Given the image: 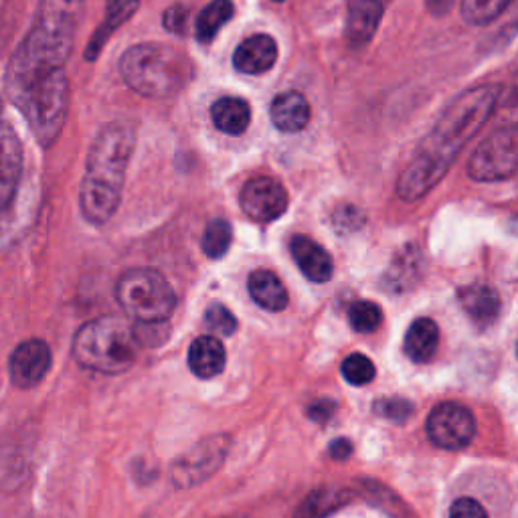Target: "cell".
<instances>
[{
	"mask_svg": "<svg viewBox=\"0 0 518 518\" xmlns=\"http://www.w3.org/2000/svg\"><path fill=\"white\" fill-rule=\"evenodd\" d=\"M500 96L498 83L476 85L442 112L397 179V197L403 203H417L444 181L460 152L492 116Z\"/></svg>",
	"mask_w": 518,
	"mask_h": 518,
	"instance_id": "1",
	"label": "cell"
},
{
	"mask_svg": "<svg viewBox=\"0 0 518 518\" xmlns=\"http://www.w3.org/2000/svg\"><path fill=\"white\" fill-rule=\"evenodd\" d=\"M85 0H41L35 23L7 67V94L13 98L33 81L65 69Z\"/></svg>",
	"mask_w": 518,
	"mask_h": 518,
	"instance_id": "2",
	"label": "cell"
},
{
	"mask_svg": "<svg viewBox=\"0 0 518 518\" xmlns=\"http://www.w3.org/2000/svg\"><path fill=\"white\" fill-rule=\"evenodd\" d=\"M134 146L136 134L126 122H112L94 138L79 189V209L88 223L102 227L116 215Z\"/></svg>",
	"mask_w": 518,
	"mask_h": 518,
	"instance_id": "3",
	"label": "cell"
},
{
	"mask_svg": "<svg viewBox=\"0 0 518 518\" xmlns=\"http://www.w3.org/2000/svg\"><path fill=\"white\" fill-rule=\"evenodd\" d=\"M120 75L132 92L150 100L181 94L193 79V63L181 49L162 43H138L120 59Z\"/></svg>",
	"mask_w": 518,
	"mask_h": 518,
	"instance_id": "4",
	"label": "cell"
},
{
	"mask_svg": "<svg viewBox=\"0 0 518 518\" xmlns=\"http://www.w3.org/2000/svg\"><path fill=\"white\" fill-rule=\"evenodd\" d=\"M140 347L136 326L128 318L102 316L77 330L71 353L83 369L102 375H122L136 363Z\"/></svg>",
	"mask_w": 518,
	"mask_h": 518,
	"instance_id": "5",
	"label": "cell"
},
{
	"mask_svg": "<svg viewBox=\"0 0 518 518\" xmlns=\"http://www.w3.org/2000/svg\"><path fill=\"white\" fill-rule=\"evenodd\" d=\"M11 100L29 122L37 142L43 148H51L61 136L69 112V79L65 69L33 81Z\"/></svg>",
	"mask_w": 518,
	"mask_h": 518,
	"instance_id": "6",
	"label": "cell"
},
{
	"mask_svg": "<svg viewBox=\"0 0 518 518\" xmlns=\"http://www.w3.org/2000/svg\"><path fill=\"white\" fill-rule=\"evenodd\" d=\"M116 300L140 324L166 322L177 306V294L168 280L150 268L124 272L116 284Z\"/></svg>",
	"mask_w": 518,
	"mask_h": 518,
	"instance_id": "7",
	"label": "cell"
},
{
	"mask_svg": "<svg viewBox=\"0 0 518 518\" xmlns=\"http://www.w3.org/2000/svg\"><path fill=\"white\" fill-rule=\"evenodd\" d=\"M518 166L516 126H504L488 134L468 162V175L476 183H498L514 177Z\"/></svg>",
	"mask_w": 518,
	"mask_h": 518,
	"instance_id": "8",
	"label": "cell"
},
{
	"mask_svg": "<svg viewBox=\"0 0 518 518\" xmlns=\"http://www.w3.org/2000/svg\"><path fill=\"white\" fill-rule=\"evenodd\" d=\"M425 431L431 444L448 452H456L464 450L474 440L476 421L464 405L442 403L429 413Z\"/></svg>",
	"mask_w": 518,
	"mask_h": 518,
	"instance_id": "9",
	"label": "cell"
},
{
	"mask_svg": "<svg viewBox=\"0 0 518 518\" xmlns=\"http://www.w3.org/2000/svg\"><path fill=\"white\" fill-rule=\"evenodd\" d=\"M227 450H229V442L223 436H215L197 444L181 460L172 464V470H170L172 482H175L179 488H191L207 480L223 464V460L227 458Z\"/></svg>",
	"mask_w": 518,
	"mask_h": 518,
	"instance_id": "10",
	"label": "cell"
},
{
	"mask_svg": "<svg viewBox=\"0 0 518 518\" xmlns=\"http://www.w3.org/2000/svg\"><path fill=\"white\" fill-rule=\"evenodd\" d=\"M241 211L257 223L280 219L288 209L286 189L272 177H257L245 183L239 195Z\"/></svg>",
	"mask_w": 518,
	"mask_h": 518,
	"instance_id": "11",
	"label": "cell"
},
{
	"mask_svg": "<svg viewBox=\"0 0 518 518\" xmlns=\"http://www.w3.org/2000/svg\"><path fill=\"white\" fill-rule=\"evenodd\" d=\"M53 355L49 344L41 338L23 340L9 357V375L15 387L33 389L49 373Z\"/></svg>",
	"mask_w": 518,
	"mask_h": 518,
	"instance_id": "12",
	"label": "cell"
},
{
	"mask_svg": "<svg viewBox=\"0 0 518 518\" xmlns=\"http://www.w3.org/2000/svg\"><path fill=\"white\" fill-rule=\"evenodd\" d=\"M23 181V144L17 130L0 120V211H5Z\"/></svg>",
	"mask_w": 518,
	"mask_h": 518,
	"instance_id": "13",
	"label": "cell"
},
{
	"mask_svg": "<svg viewBox=\"0 0 518 518\" xmlns=\"http://www.w3.org/2000/svg\"><path fill=\"white\" fill-rule=\"evenodd\" d=\"M290 253L300 272L314 284L330 282L334 274V262L330 253L306 235H296L290 241Z\"/></svg>",
	"mask_w": 518,
	"mask_h": 518,
	"instance_id": "14",
	"label": "cell"
},
{
	"mask_svg": "<svg viewBox=\"0 0 518 518\" xmlns=\"http://www.w3.org/2000/svg\"><path fill=\"white\" fill-rule=\"evenodd\" d=\"M278 61V43L270 35H253L245 39L233 55V65L239 73L262 75Z\"/></svg>",
	"mask_w": 518,
	"mask_h": 518,
	"instance_id": "15",
	"label": "cell"
},
{
	"mask_svg": "<svg viewBox=\"0 0 518 518\" xmlns=\"http://www.w3.org/2000/svg\"><path fill=\"white\" fill-rule=\"evenodd\" d=\"M383 19V0H351L347 39L351 47H365L377 33Z\"/></svg>",
	"mask_w": 518,
	"mask_h": 518,
	"instance_id": "16",
	"label": "cell"
},
{
	"mask_svg": "<svg viewBox=\"0 0 518 518\" xmlns=\"http://www.w3.org/2000/svg\"><path fill=\"white\" fill-rule=\"evenodd\" d=\"M270 118L280 132H300L310 122V104L300 92H284L274 98Z\"/></svg>",
	"mask_w": 518,
	"mask_h": 518,
	"instance_id": "17",
	"label": "cell"
},
{
	"mask_svg": "<svg viewBox=\"0 0 518 518\" xmlns=\"http://www.w3.org/2000/svg\"><path fill=\"white\" fill-rule=\"evenodd\" d=\"M227 353L223 342L215 336H199L189 349V369L199 379H213L223 373Z\"/></svg>",
	"mask_w": 518,
	"mask_h": 518,
	"instance_id": "18",
	"label": "cell"
},
{
	"mask_svg": "<svg viewBox=\"0 0 518 518\" xmlns=\"http://www.w3.org/2000/svg\"><path fill=\"white\" fill-rule=\"evenodd\" d=\"M140 7V0H106V17L98 31L94 33L88 49H85V59L96 61L110 35L118 31L126 21H130Z\"/></svg>",
	"mask_w": 518,
	"mask_h": 518,
	"instance_id": "19",
	"label": "cell"
},
{
	"mask_svg": "<svg viewBox=\"0 0 518 518\" xmlns=\"http://www.w3.org/2000/svg\"><path fill=\"white\" fill-rule=\"evenodd\" d=\"M438 344H440L438 324L431 318H417L405 334L403 349L413 363H429L438 353Z\"/></svg>",
	"mask_w": 518,
	"mask_h": 518,
	"instance_id": "20",
	"label": "cell"
},
{
	"mask_svg": "<svg viewBox=\"0 0 518 518\" xmlns=\"http://www.w3.org/2000/svg\"><path fill=\"white\" fill-rule=\"evenodd\" d=\"M421 253L415 245H405L395 257L391 266L385 272L383 284L393 294H403L415 286L421 278Z\"/></svg>",
	"mask_w": 518,
	"mask_h": 518,
	"instance_id": "21",
	"label": "cell"
},
{
	"mask_svg": "<svg viewBox=\"0 0 518 518\" xmlns=\"http://www.w3.org/2000/svg\"><path fill=\"white\" fill-rule=\"evenodd\" d=\"M253 302L268 312H282L288 306V290L270 270H255L247 282Z\"/></svg>",
	"mask_w": 518,
	"mask_h": 518,
	"instance_id": "22",
	"label": "cell"
},
{
	"mask_svg": "<svg viewBox=\"0 0 518 518\" xmlns=\"http://www.w3.org/2000/svg\"><path fill=\"white\" fill-rule=\"evenodd\" d=\"M464 312L478 324H490L500 312V298L488 284H470L458 294Z\"/></svg>",
	"mask_w": 518,
	"mask_h": 518,
	"instance_id": "23",
	"label": "cell"
},
{
	"mask_svg": "<svg viewBox=\"0 0 518 518\" xmlns=\"http://www.w3.org/2000/svg\"><path fill=\"white\" fill-rule=\"evenodd\" d=\"M211 118L217 130L229 136H239L249 128L251 110L241 98H221L211 106Z\"/></svg>",
	"mask_w": 518,
	"mask_h": 518,
	"instance_id": "24",
	"label": "cell"
},
{
	"mask_svg": "<svg viewBox=\"0 0 518 518\" xmlns=\"http://www.w3.org/2000/svg\"><path fill=\"white\" fill-rule=\"evenodd\" d=\"M235 7L231 0H211V3L197 17V39L201 43H209L217 37V33L233 19Z\"/></svg>",
	"mask_w": 518,
	"mask_h": 518,
	"instance_id": "25",
	"label": "cell"
},
{
	"mask_svg": "<svg viewBox=\"0 0 518 518\" xmlns=\"http://www.w3.org/2000/svg\"><path fill=\"white\" fill-rule=\"evenodd\" d=\"M512 0H462V17L468 25L484 27L496 21Z\"/></svg>",
	"mask_w": 518,
	"mask_h": 518,
	"instance_id": "26",
	"label": "cell"
},
{
	"mask_svg": "<svg viewBox=\"0 0 518 518\" xmlns=\"http://www.w3.org/2000/svg\"><path fill=\"white\" fill-rule=\"evenodd\" d=\"M233 241V227L229 221L225 219H213L203 235V251L211 257V259H219L223 257Z\"/></svg>",
	"mask_w": 518,
	"mask_h": 518,
	"instance_id": "27",
	"label": "cell"
},
{
	"mask_svg": "<svg viewBox=\"0 0 518 518\" xmlns=\"http://www.w3.org/2000/svg\"><path fill=\"white\" fill-rule=\"evenodd\" d=\"M349 322L355 332L359 334H371L375 332L383 322V312L375 302L359 300L349 310Z\"/></svg>",
	"mask_w": 518,
	"mask_h": 518,
	"instance_id": "28",
	"label": "cell"
},
{
	"mask_svg": "<svg viewBox=\"0 0 518 518\" xmlns=\"http://www.w3.org/2000/svg\"><path fill=\"white\" fill-rule=\"evenodd\" d=\"M340 373L344 377V381L355 385V387H365L375 379V365L371 359H367L365 355H349L347 359L342 361L340 365Z\"/></svg>",
	"mask_w": 518,
	"mask_h": 518,
	"instance_id": "29",
	"label": "cell"
},
{
	"mask_svg": "<svg viewBox=\"0 0 518 518\" xmlns=\"http://www.w3.org/2000/svg\"><path fill=\"white\" fill-rule=\"evenodd\" d=\"M205 324L209 326V330H213L221 336H231L237 330L235 316L223 304H213L207 308Z\"/></svg>",
	"mask_w": 518,
	"mask_h": 518,
	"instance_id": "30",
	"label": "cell"
},
{
	"mask_svg": "<svg viewBox=\"0 0 518 518\" xmlns=\"http://www.w3.org/2000/svg\"><path fill=\"white\" fill-rule=\"evenodd\" d=\"M365 223V215L351 205H342L332 215V225L336 231H355Z\"/></svg>",
	"mask_w": 518,
	"mask_h": 518,
	"instance_id": "31",
	"label": "cell"
},
{
	"mask_svg": "<svg viewBox=\"0 0 518 518\" xmlns=\"http://www.w3.org/2000/svg\"><path fill=\"white\" fill-rule=\"evenodd\" d=\"M164 27L175 33V35H183L187 31V23H189V11L185 5H172L170 9H166L164 17H162Z\"/></svg>",
	"mask_w": 518,
	"mask_h": 518,
	"instance_id": "32",
	"label": "cell"
},
{
	"mask_svg": "<svg viewBox=\"0 0 518 518\" xmlns=\"http://www.w3.org/2000/svg\"><path fill=\"white\" fill-rule=\"evenodd\" d=\"M450 518H488V514L478 500L458 498L450 508Z\"/></svg>",
	"mask_w": 518,
	"mask_h": 518,
	"instance_id": "33",
	"label": "cell"
},
{
	"mask_svg": "<svg viewBox=\"0 0 518 518\" xmlns=\"http://www.w3.org/2000/svg\"><path fill=\"white\" fill-rule=\"evenodd\" d=\"M377 409H379V413H381L383 417L393 419V421H405V419L411 415V411H413L411 403H407V401H403V399H387V401H381V403H377Z\"/></svg>",
	"mask_w": 518,
	"mask_h": 518,
	"instance_id": "34",
	"label": "cell"
},
{
	"mask_svg": "<svg viewBox=\"0 0 518 518\" xmlns=\"http://www.w3.org/2000/svg\"><path fill=\"white\" fill-rule=\"evenodd\" d=\"M338 452H342V454H340V458H347V456L351 454V444H349V442H344V440L336 442V444L332 446V456L336 458V456H338Z\"/></svg>",
	"mask_w": 518,
	"mask_h": 518,
	"instance_id": "35",
	"label": "cell"
},
{
	"mask_svg": "<svg viewBox=\"0 0 518 518\" xmlns=\"http://www.w3.org/2000/svg\"><path fill=\"white\" fill-rule=\"evenodd\" d=\"M0 110H3V100H0Z\"/></svg>",
	"mask_w": 518,
	"mask_h": 518,
	"instance_id": "36",
	"label": "cell"
},
{
	"mask_svg": "<svg viewBox=\"0 0 518 518\" xmlns=\"http://www.w3.org/2000/svg\"><path fill=\"white\" fill-rule=\"evenodd\" d=\"M276 3H284V0H276Z\"/></svg>",
	"mask_w": 518,
	"mask_h": 518,
	"instance_id": "37",
	"label": "cell"
}]
</instances>
